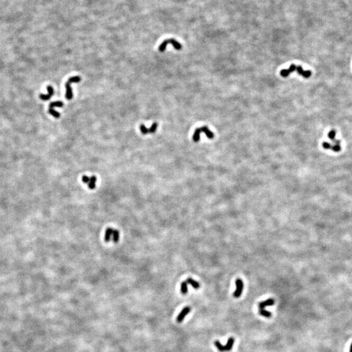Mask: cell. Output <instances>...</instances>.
<instances>
[{
	"mask_svg": "<svg viewBox=\"0 0 352 352\" xmlns=\"http://www.w3.org/2000/svg\"><path fill=\"white\" fill-rule=\"evenodd\" d=\"M297 71L301 76H303L305 78H308L312 75V72L309 70H304L301 65H296L295 64H291L289 69L282 70L280 74L282 77H287L289 76L291 72Z\"/></svg>",
	"mask_w": 352,
	"mask_h": 352,
	"instance_id": "6da1fadb",
	"label": "cell"
},
{
	"mask_svg": "<svg viewBox=\"0 0 352 352\" xmlns=\"http://www.w3.org/2000/svg\"><path fill=\"white\" fill-rule=\"evenodd\" d=\"M202 132L205 133L207 138L211 140L213 139L214 136V133L212 131H211L207 126H201V127L197 128L195 130L194 133V135L192 136V140L194 142H198L200 139V134Z\"/></svg>",
	"mask_w": 352,
	"mask_h": 352,
	"instance_id": "7a4b0ae2",
	"label": "cell"
},
{
	"mask_svg": "<svg viewBox=\"0 0 352 352\" xmlns=\"http://www.w3.org/2000/svg\"><path fill=\"white\" fill-rule=\"evenodd\" d=\"M104 240L106 242L112 241L118 243L119 240V232L118 230L114 228H109L105 231Z\"/></svg>",
	"mask_w": 352,
	"mask_h": 352,
	"instance_id": "3957f363",
	"label": "cell"
},
{
	"mask_svg": "<svg viewBox=\"0 0 352 352\" xmlns=\"http://www.w3.org/2000/svg\"><path fill=\"white\" fill-rule=\"evenodd\" d=\"M80 80H81V78L78 76L71 77V78H70L67 80V82L65 84V88H66L65 98H67V99L71 100L72 98V97H73L72 89H71V87H70V84L78 83L80 82Z\"/></svg>",
	"mask_w": 352,
	"mask_h": 352,
	"instance_id": "277c9868",
	"label": "cell"
},
{
	"mask_svg": "<svg viewBox=\"0 0 352 352\" xmlns=\"http://www.w3.org/2000/svg\"><path fill=\"white\" fill-rule=\"evenodd\" d=\"M168 44H171L174 47L175 50H181V48H182V45L181 44V43H179L178 41H177L175 39V38H168V39H166L165 41H164L163 43L160 44L159 47H158V50H159V51L160 52H164L165 50H166V48Z\"/></svg>",
	"mask_w": 352,
	"mask_h": 352,
	"instance_id": "5b68a950",
	"label": "cell"
},
{
	"mask_svg": "<svg viewBox=\"0 0 352 352\" xmlns=\"http://www.w3.org/2000/svg\"><path fill=\"white\" fill-rule=\"evenodd\" d=\"M234 342H235V340H234V338L230 337L228 339L226 346H223V345L220 344V342H219V340L214 341V345H215V346L217 348L218 350L220 352H224V351H229L232 349Z\"/></svg>",
	"mask_w": 352,
	"mask_h": 352,
	"instance_id": "8992f818",
	"label": "cell"
},
{
	"mask_svg": "<svg viewBox=\"0 0 352 352\" xmlns=\"http://www.w3.org/2000/svg\"><path fill=\"white\" fill-rule=\"evenodd\" d=\"M63 105H64V104H63V103L61 101L52 102V103L50 104V105H49V109H48L49 113H50L51 115H52L55 118H59V117H60V114H59V112L54 110V107H62Z\"/></svg>",
	"mask_w": 352,
	"mask_h": 352,
	"instance_id": "52a82bcc",
	"label": "cell"
},
{
	"mask_svg": "<svg viewBox=\"0 0 352 352\" xmlns=\"http://www.w3.org/2000/svg\"><path fill=\"white\" fill-rule=\"evenodd\" d=\"M82 180L83 183L87 184L89 189L91 190L95 189L97 182V177L93 175L91 176V177H89V176L87 175H84L82 177Z\"/></svg>",
	"mask_w": 352,
	"mask_h": 352,
	"instance_id": "ba28073f",
	"label": "cell"
},
{
	"mask_svg": "<svg viewBox=\"0 0 352 352\" xmlns=\"http://www.w3.org/2000/svg\"><path fill=\"white\" fill-rule=\"evenodd\" d=\"M235 286H236V290L234 292L233 296L235 298H239L241 297L243 290V282L240 279H236V280H235Z\"/></svg>",
	"mask_w": 352,
	"mask_h": 352,
	"instance_id": "9c48e42d",
	"label": "cell"
},
{
	"mask_svg": "<svg viewBox=\"0 0 352 352\" xmlns=\"http://www.w3.org/2000/svg\"><path fill=\"white\" fill-rule=\"evenodd\" d=\"M191 307H185L182 310L181 312L179 313V315L177 316V322L178 323H181L183 321V319H185V316L187 315L190 312H191Z\"/></svg>",
	"mask_w": 352,
	"mask_h": 352,
	"instance_id": "30bf717a",
	"label": "cell"
},
{
	"mask_svg": "<svg viewBox=\"0 0 352 352\" xmlns=\"http://www.w3.org/2000/svg\"><path fill=\"white\" fill-rule=\"evenodd\" d=\"M47 90L48 91V95L41 94L39 95V98H41V100L48 101V100L50 99L51 97L53 95H54V89H53V87L51 86H47Z\"/></svg>",
	"mask_w": 352,
	"mask_h": 352,
	"instance_id": "8fae6325",
	"label": "cell"
},
{
	"mask_svg": "<svg viewBox=\"0 0 352 352\" xmlns=\"http://www.w3.org/2000/svg\"><path fill=\"white\" fill-rule=\"evenodd\" d=\"M274 304V299L269 298L268 299H267V300H265V301L260 302V303L258 304V307L260 309H263L264 308H265L266 307L273 306Z\"/></svg>",
	"mask_w": 352,
	"mask_h": 352,
	"instance_id": "7c38bea8",
	"label": "cell"
},
{
	"mask_svg": "<svg viewBox=\"0 0 352 352\" xmlns=\"http://www.w3.org/2000/svg\"><path fill=\"white\" fill-rule=\"evenodd\" d=\"M186 282H187L188 284H190L191 286H192L194 289H198L200 287V284L198 282L192 279V278H188V279H186Z\"/></svg>",
	"mask_w": 352,
	"mask_h": 352,
	"instance_id": "4fadbf2b",
	"label": "cell"
},
{
	"mask_svg": "<svg viewBox=\"0 0 352 352\" xmlns=\"http://www.w3.org/2000/svg\"><path fill=\"white\" fill-rule=\"evenodd\" d=\"M181 292L183 295H186L188 293V284L186 281L183 282L181 284Z\"/></svg>",
	"mask_w": 352,
	"mask_h": 352,
	"instance_id": "5bb4252c",
	"label": "cell"
},
{
	"mask_svg": "<svg viewBox=\"0 0 352 352\" xmlns=\"http://www.w3.org/2000/svg\"><path fill=\"white\" fill-rule=\"evenodd\" d=\"M259 314L263 317H265V318H271V316H272L271 313L269 311H266V310H265L264 308L259 310Z\"/></svg>",
	"mask_w": 352,
	"mask_h": 352,
	"instance_id": "9a60e30c",
	"label": "cell"
},
{
	"mask_svg": "<svg viewBox=\"0 0 352 352\" xmlns=\"http://www.w3.org/2000/svg\"><path fill=\"white\" fill-rule=\"evenodd\" d=\"M157 126H158V124L157 122H155L153 123L152 125L151 126V127L149 129V133H151L153 134L154 132H155V131H157Z\"/></svg>",
	"mask_w": 352,
	"mask_h": 352,
	"instance_id": "2e32d148",
	"label": "cell"
},
{
	"mask_svg": "<svg viewBox=\"0 0 352 352\" xmlns=\"http://www.w3.org/2000/svg\"><path fill=\"white\" fill-rule=\"evenodd\" d=\"M140 129L143 135H147V134L149 133V129H147L143 124H142L140 126Z\"/></svg>",
	"mask_w": 352,
	"mask_h": 352,
	"instance_id": "e0dca14e",
	"label": "cell"
},
{
	"mask_svg": "<svg viewBox=\"0 0 352 352\" xmlns=\"http://www.w3.org/2000/svg\"><path fill=\"white\" fill-rule=\"evenodd\" d=\"M336 131L335 130H332V131H331L329 133H328V137L329 138V139H331V140H333L335 139V136H336Z\"/></svg>",
	"mask_w": 352,
	"mask_h": 352,
	"instance_id": "ac0fdd59",
	"label": "cell"
},
{
	"mask_svg": "<svg viewBox=\"0 0 352 352\" xmlns=\"http://www.w3.org/2000/svg\"><path fill=\"white\" fill-rule=\"evenodd\" d=\"M331 149L334 151V152H339L341 151V147L340 145H333L331 146Z\"/></svg>",
	"mask_w": 352,
	"mask_h": 352,
	"instance_id": "d6986e66",
	"label": "cell"
},
{
	"mask_svg": "<svg viewBox=\"0 0 352 352\" xmlns=\"http://www.w3.org/2000/svg\"><path fill=\"white\" fill-rule=\"evenodd\" d=\"M322 146L324 149H331V144L329 142H324L322 143Z\"/></svg>",
	"mask_w": 352,
	"mask_h": 352,
	"instance_id": "ffe728a7",
	"label": "cell"
},
{
	"mask_svg": "<svg viewBox=\"0 0 352 352\" xmlns=\"http://www.w3.org/2000/svg\"><path fill=\"white\" fill-rule=\"evenodd\" d=\"M332 141H333V143H334V145H340V143L341 142L340 140H336V139H334V140H333Z\"/></svg>",
	"mask_w": 352,
	"mask_h": 352,
	"instance_id": "44dd1931",
	"label": "cell"
},
{
	"mask_svg": "<svg viewBox=\"0 0 352 352\" xmlns=\"http://www.w3.org/2000/svg\"><path fill=\"white\" fill-rule=\"evenodd\" d=\"M350 352H352V344H351V346H350Z\"/></svg>",
	"mask_w": 352,
	"mask_h": 352,
	"instance_id": "7402d4cb",
	"label": "cell"
}]
</instances>
